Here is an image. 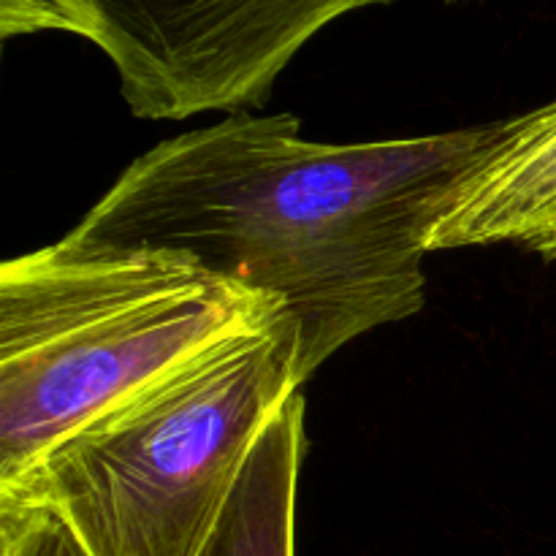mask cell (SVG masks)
<instances>
[{
	"instance_id": "obj_2",
	"label": "cell",
	"mask_w": 556,
	"mask_h": 556,
	"mask_svg": "<svg viewBox=\"0 0 556 556\" xmlns=\"http://www.w3.org/2000/svg\"><path fill=\"white\" fill-rule=\"evenodd\" d=\"M282 307L182 253L76 239L0 266V483Z\"/></svg>"
},
{
	"instance_id": "obj_3",
	"label": "cell",
	"mask_w": 556,
	"mask_h": 556,
	"mask_svg": "<svg viewBox=\"0 0 556 556\" xmlns=\"http://www.w3.org/2000/svg\"><path fill=\"white\" fill-rule=\"evenodd\" d=\"M304 386L286 315L54 443L0 500L52 510L90 556H201L271 418Z\"/></svg>"
},
{
	"instance_id": "obj_1",
	"label": "cell",
	"mask_w": 556,
	"mask_h": 556,
	"mask_svg": "<svg viewBox=\"0 0 556 556\" xmlns=\"http://www.w3.org/2000/svg\"><path fill=\"white\" fill-rule=\"evenodd\" d=\"M510 123L320 144L293 114H231L136 157L68 233L182 253L277 302L307 383L348 342L424 307L429 228Z\"/></svg>"
},
{
	"instance_id": "obj_5",
	"label": "cell",
	"mask_w": 556,
	"mask_h": 556,
	"mask_svg": "<svg viewBox=\"0 0 556 556\" xmlns=\"http://www.w3.org/2000/svg\"><path fill=\"white\" fill-rule=\"evenodd\" d=\"M476 244H519L556 258V103L514 117L429 228V253Z\"/></svg>"
},
{
	"instance_id": "obj_6",
	"label": "cell",
	"mask_w": 556,
	"mask_h": 556,
	"mask_svg": "<svg viewBox=\"0 0 556 556\" xmlns=\"http://www.w3.org/2000/svg\"><path fill=\"white\" fill-rule=\"evenodd\" d=\"M307 434L302 391L255 443L201 556H296V500Z\"/></svg>"
},
{
	"instance_id": "obj_4",
	"label": "cell",
	"mask_w": 556,
	"mask_h": 556,
	"mask_svg": "<svg viewBox=\"0 0 556 556\" xmlns=\"http://www.w3.org/2000/svg\"><path fill=\"white\" fill-rule=\"evenodd\" d=\"M396 0H0L3 41L71 33L117 68L136 117L188 119L269 101L277 76L342 16Z\"/></svg>"
},
{
	"instance_id": "obj_7",
	"label": "cell",
	"mask_w": 556,
	"mask_h": 556,
	"mask_svg": "<svg viewBox=\"0 0 556 556\" xmlns=\"http://www.w3.org/2000/svg\"><path fill=\"white\" fill-rule=\"evenodd\" d=\"M0 556H90L74 532L41 505L0 500Z\"/></svg>"
}]
</instances>
